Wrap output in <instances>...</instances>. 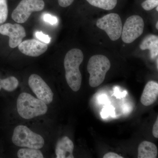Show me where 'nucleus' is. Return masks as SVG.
<instances>
[{
	"instance_id": "obj_6",
	"label": "nucleus",
	"mask_w": 158,
	"mask_h": 158,
	"mask_svg": "<svg viewBox=\"0 0 158 158\" xmlns=\"http://www.w3.org/2000/svg\"><path fill=\"white\" fill-rule=\"evenodd\" d=\"M96 26L105 31L113 41H116L121 37L122 23L120 16L116 13H110L99 19Z\"/></svg>"
},
{
	"instance_id": "obj_26",
	"label": "nucleus",
	"mask_w": 158,
	"mask_h": 158,
	"mask_svg": "<svg viewBox=\"0 0 158 158\" xmlns=\"http://www.w3.org/2000/svg\"><path fill=\"white\" fill-rule=\"evenodd\" d=\"M115 91H116V92H117V93H116L115 94V95H116L117 97H123L125 96L126 94V91H124V92H123V93H121V94L120 92H119V90H118V88H116V89H115Z\"/></svg>"
},
{
	"instance_id": "obj_4",
	"label": "nucleus",
	"mask_w": 158,
	"mask_h": 158,
	"mask_svg": "<svg viewBox=\"0 0 158 158\" xmlns=\"http://www.w3.org/2000/svg\"><path fill=\"white\" fill-rule=\"evenodd\" d=\"M11 139L13 144L19 147L40 149L44 144L42 136L24 125H19L15 128Z\"/></svg>"
},
{
	"instance_id": "obj_24",
	"label": "nucleus",
	"mask_w": 158,
	"mask_h": 158,
	"mask_svg": "<svg viewBox=\"0 0 158 158\" xmlns=\"http://www.w3.org/2000/svg\"><path fill=\"white\" fill-rule=\"evenodd\" d=\"M153 135L155 138H158V118H157L154 124L152 130Z\"/></svg>"
},
{
	"instance_id": "obj_19",
	"label": "nucleus",
	"mask_w": 158,
	"mask_h": 158,
	"mask_svg": "<svg viewBox=\"0 0 158 158\" xmlns=\"http://www.w3.org/2000/svg\"><path fill=\"white\" fill-rule=\"evenodd\" d=\"M158 6V0H145L141 4V7L146 11H150Z\"/></svg>"
},
{
	"instance_id": "obj_10",
	"label": "nucleus",
	"mask_w": 158,
	"mask_h": 158,
	"mask_svg": "<svg viewBox=\"0 0 158 158\" xmlns=\"http://www.w3.org/2000/svg\"><path fill=\"white\" fill-rule=\"evenodd\" d=\"M47 44L36 39L27 40L21 43L18 48L21 52L29 56H39L48 49Z\"/></svg>"
},
{
	"instance_id": "obj_21",
	"label": "nucleus",
	"mask_w": 158,
	"mask_h": 158,
	"mask_svg": "<svg viewBox=\"0 0 158 158\" xmlns=\"http://www.w3.org/2000/svg\"><path fill=\"white\" fill-rule=\"evenodd\" d=\"M36 37L37 39L40 40V41L44 43L48 44L51 42V37L48 35L44 34L41 31H37L35 34Z\"/></svg>"
},
{
	"instance_id": "obj_28",
	"label": "nucleus",
	"mask_w": 158,
	"mask_h": 158,
	"mask_svg": "<svg viewBox=\"0 0 158 158\" xmlns=\"http://www.w3.org/2000/svg\"><path fill=\"white\" fill-rule=\"evenodd\" d=\"M156 29H158V22H157L156 24Z\"/></svg>"
},
{
	"instance_id": "obj_23",
	"label": "nucleus",
	"mask_w": 158,
	"mask_h": 158,
	"mask_svg": "<svg viewBox=\"0 0 158 158\" xmlns=\"http://www.w3.org/2000/svg\"><path fill=\"white\" fill-rule=\"evenodd\" d=\"M58 1L59 6L65 8L72 5L74 0H58Z\"/></svg>"
},
{
	"instance_id": "obj_27",
	"label": "nucleus",
	"mask_w": 158,
	"mask_h": 158,
	"mask_svg": "<svg viewBox=\"0 0 158 158\" xmlns=\"http://www.w3.org/2000/svg\"><path fill=\"white\" fill-rule=\"evenodd\" d=\"M101 100H100V101L101 102L103 103V100L106 101V96L105 95V97H104V95H103L102 96H101Z\"/></svg>"
},
{
	"instance_id": "obj_22",
	"label": "nucleus",
	"mask_w": 158,
	"mask_h": 158,
	"mask_svg": "<svg viewBox=\"0 0 158 158\" xmlns=\"http://www.w3.org/2000/svg\"><path fill=\"white\" fill-rule=\"evenodd\" d=\"M114 109L113 107H106L104 108L102 111L101 116L103 118H106L110 114H115Z\"/></svg>"
},
{
	"instance_id": "obj_5",
	"label": "nucleus",
	"mask_w": 158,
	"mask_h": 158,
	"mask_svg": "<svg viewBox=\"0 0 158 158\" xmlns=\"http://www.w3.org/2000/svg\"><path fill=\"white\" fill-rule=\"evenodd\" d=\"M45 3L43 0H22L11 14V18L19 23H25L32 12L42 11Z\"/></svg>"
},
{
	"instance_id": "obj_11",
	"label": "nucleus",
	"mask_w": 158,
	"mask_h": 158,
	"mask_svg": "<svg viewBox=\"0 0 158 158\" xmlns=\"http://www.w3.org/2000/svg\"><path fill=\"white\" fill-rule=\"evenodd\" d=\"M73 142L67 136H64L57 141L56 154L57 158H73Z\"/></svg>"
},
{
	"instance_id": "obj_17",
	"label": "nucleus",
	"mask_w": 158,
	"mask_h": 158,
	"mask_svg": "<svg viewBox=\"0 0 158 158\" xmlns=\"http://www.w3.org/2000/svg\"><path fill=\"white\" fill-rule=\"evenodd\" d=\"M0 85L4 90L9 92H12L18 88L19 82L15 77L11 76L2 80L1 79Z\"/></svg>"
},
{
	"instance_id": "obj_14",
	"label": "nucleus",
	"mask_w": 158,
	"mask_h": 158,
	"mask_svg": "<svg viewBox=\"0 0 158 158\" xmlns=\"http://www.w3.org/2000/svg\"><path fill=\"white\" fill-rule=\"evenodd\" d=\"M157 155V148L152 142L144 141L139 144L138 148V158H156Z\"/></svg>"
},
{
	"instance_id": "obj_8",
	"label": "nucleus",
	"mask_w": 158,
	"mask_h": 158,
	"mask_svg": "<svg viewBox=\"0 0 158 158\" xmlns=\"http://www.w3.org/2000/svg\"><path fill=\"white\" fill-rule=\"evenodd\" d=\"M28 85L37 98L47 105L52 102L53 99V93L40 76L36 74L31 75L29 78Z\"/></svg>"
},
{
	"instance_id": "obj_18",
	"label": "nucleus",
	"mask_w": 158,
	"mask_h": 158,
	"mask_svg": "<svg viewBox=\"0 0 158 158\" xmlns=\"http://www.w3.org/2000/svg\"><path fill=\"white\" fill-rule=\"evenodd\" d=\"M8 15L7 0H0V23H2L6 21Z\"/></svg>"
},
{
	"instance_id": "obj_20",
	"label": "nucleus",
	"mask_w": 158,
	"mask_h": 158,
	"mask_svg": "<svg viewBox=\"0 0 158 158\" xmlns=\"http://www.w3.org/2000/svg\"><path fill=\"white\" fill-rule=\"evenodd\" d=\"M43 19L46 23H48L52 25H56L58 23V18L55 16H52L49 14H45L43 16Z\"/></svg>"
},
{
	"instance_id": "obj_31",
	"label": "nucleus",
	"mask_w": 158,
	"mask_h": 158,
	"mask_svg": "<svg viewBox=\"0 0 158 158\" xmlns=\"http://www.w3.org/2000/svg\"></svg>"
},
{
	"instance_id": "obj_9",
	"label": "nucleus",
	"mask_w": 158,
	"mask_h": 158,
	"mask_svg": "<svg viewBox=\"0 0 158 158\" xmlns=\"http://www.w3.org/2000/svg\"><path fill=\"white\" fill-rule=\"evenodd\" d=\"M0 34L9 36V45L12 48L18 46L26 36L24 28L19 24H4L0 26Z\"/></svg>"
},
{
	"instance_id": "obj_7",
	"label": "nucleus",
	"mask_w": 158,
	"mask_h": 158,
	"mask_svg": "<svg viewBox=\"0 0 158 158\" xmlns=\"http://www.w3.org/2000/svg\"><path fill=\"white\" fill-rule=\"evenodd\" d=\"M143 19L138 15L128 18L122 31L123 41L126 44L131 43L143 34L144 28Z\"/></svg>"
},
{
	"instance_id": "obj_2",
	"label": "nucleus",
	"mask_w": 158,
	"mask_h": 158,
	"mask_svg": "<svg viewBox=\"0 0 158 158\" xmlns=\"http://www.w3.org/2000/svg\"><path fill=\"white\" fill-rule=\"evenodd\" d=\"M18 113L22 118L29 119L47 113L46 104L27 93L20 94L17 100Z\"/></svg>"
},
{
	"instance_id": "obj_30",
	"label": "nucleus",
	"mask_w": 158,
	"mask_h": 158,
	"mask_svg": "<svg viewBox=\"0 0 158 158\" xmlns=\"http://www.w3.org/2000/svg\"><path fill=\"white\" fill-rule=\"evenodd\" d=\"M1 80V79H0ZM2 87H1V85H0V91H1V89H2Z\"/></svg>"
},
{
	"instance_id": "obj_3",
	"label": "nucleus",
	"mask_w": 158,
	"mask_h": 158,
	"mask_svg": "<svg viewBox=\"0 0 158 158\" xmlns=\"http://www.w3.org/2000/svg\"><path fill=\"white\" fill-rule=\"evenodd\" d=\"M110 67V60L106 56L96 55L90 57L87 66L90 74L89 83L90 87L95 88L101 85Z\"/></svg>"
},
{
	"instance_id": "obj_1",
	"label": "nucleus",
	"mask_w": 158,
	"mask_h": 158,
	"mask_svg": "<svg viewBox=\"0 0 158 158\" xmlns=\"http://www.w3.org/2000/svg\"><path fill=\"white\" fill-rule=\"evenodd\" d=\"M83 59V52L77 48L69 51L64 59L66 82L71 89L75 92L78 91L81 86L82 75L79 67Z\"/></svg>"
},
{
	"instance_id": "obj_16",
	"label": "nucleus",
	"mask_w": 158,
	"mask_h": 158,
	"mask_svg": "<svg viewBox=\"0 0 158 158\" xmlns=\"http://www.w3.org/2000/svg\"><path fill=\"white\" fill-rule=\"evenodd\" d=\"M19 158H43V154L39 149L34 148H23L20 149L17 153Z\"/></svg>"
},
{
	"instance_id": "obj_13",
	"label": "nucleus",
	"mask_w": 158,
	"mask_h": 158,
	"mask_svg": "<svg viewBox=\"0 0 158 158\" xmlns=\"http://www.w3.org/2000/svg\"><path fill=\"white\" fill-rule=\"evenodd\" d=\"M142 50H149L151 58L154 59L158 55V37L157 36L150 34L143 39L140 45Z\"/></svg>"
},
{
	"instance_id": "obj_25",
	"label": "nucleus",
	"mask_w": 158,
	"mask_h": 158,
	"mask_svg": "<svg viewBox=\"0 0 158 158\" xmlns=\"http://www.w3.org/2000/svg\"><path fill=\"white\" fill-rule=\"evenodd\" d=\"M103 157L104 158H123L122 156L118 155L116 153L111 152L106 154Z\"/></svg>"
},
{
	"instance_id": "obj_29",
	"label": "nucleus",
	"mask_w": 158,
	"mask_h": 158,
	"mask_svg": "<svg viewBox=\"0 0 158 158\" xmlns=\"http://www.w3.org/2000/svg\"><path fill=\"white\" fill-rule=\"evenodd\" d=\"M156 11H158V6H156Z\"/></svg>"
},
{
	"instance_id": "obj_15",
	"label": "nucleus",
	"mask_w": 158,
	"mask_h": 158,
	"mask_svg": "<svg viewBox=\"0 0 158 158\" xmlns=\"http://www.w3.org/2000/svg\"><path fill=\"white\" fill-rule=\"evenodd\" d=\"M92 6L106 10H112L115 8L117 0H86Z\"/></svg>"
},
{
	"instance_id": "obj_12",
	"label": "nucleus",
	"mask_w": 158,
	"mask_h": 158,
	"mask_svg": "<svg viewBox=\"0 0 158 158\" xmlns=\"http://www.w3.org/2000/svg\"><path fill=\"white\" fill-rule=\"evenodd\" d=\"M158 96V83L154 81H150L144 87L141 96V103L146 106H150L155 102Z\"/></svg>"
}]
</instances>
